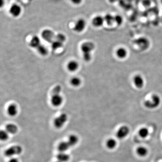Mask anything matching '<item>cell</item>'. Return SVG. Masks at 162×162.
<instances>
[{
    "mask_svg": "<svg viewBox=\"0 0 162 162\" xmlns=\"http://www.w3.org/2000/svg\"><path fill=\"white\" fill-rule=\"evenodd\" d=\"M9 12L13 16L17 17L20 15L22 12V9L19 5L14 4L11 6Z\"/></svg>",
    "mask_w": 162,
    "mask_h": 162,
    "instance_id": "cell-8",
    "label": "cell"
},
{
    "mask_svg": "<svg viewBox=\"0 0 162 162\" xmlns=\"http://www.w3.org/2000/svg\"><path fill=\"white\" fill-rule=\"evenodd\" d=\"M9 138V133L6 130H1L0 132V139L2 141H5Z\"/></svg>",
    "mask_w": 162,
    "mask_h": 162,
    "instance_id": "cell-28",
    "label": "cell"
},
{
    "mask_svg": "<svg viewBox=\"0 0 162 162\" xmlns=\"http://www.w3.org/2000/svg\"><path fill=\"white\" fill-rule=\"evenodd\" d=\"M70 146L67 141H62L59 144L58 150L60 152H65L66 151Z\"/></svg>",
    "mask_w": 162,
    "mask_h": 162,
    "instance_id": "cell-16",
    "label": "cell"
},
{
    "mask_svg": "<svg viewBox=\"0 0 162 162\" xmlns=\"http://www.w3.org/2000/svg\"><path fill=\"white\" fill-rule=\"evenodd\" d=\"M79 67L78 63L75 61H71L68 63L67 69L71 72H74L77 70Z\"/></svg>",
    "mask_w": 162,
    "mask_h": 162,
    "instance_id": "cell-19",
    "label": "cell"
},
{
    "mask_svg": "<svg viewBox=\"0 0 162 162\" xmlns=\"http://www.w3.org/2000/svg\"><path fill=\"white\" fill-rule=\"evenodd\" d=\"M0 3H1V7H2L4 4V0H1L0 1Z\"/></svg>",
    "mask_w": 162,
    "mask_h": 162,
    "instance_id": "cell-36",
    "label": "cell"
},
{
    "mask_svg": "<svg viewBox=\"0 0 162 162\" xmlns=\"http://www.w3.org/2000/svg\"><path fill=\"white\" fill-rule=\"evenodd\" d=\"M71 1H72L74 4L78 5L80 4L82 2V0H71Z\"/></svg>",
    "mask_w": 162,
    "mask_h": 162,
    "instance_id": "cell-34",
    "label": "cell"
},
{
    "mask_svg": "<svg viewBox=\"0 0 162 162\" xmlns=\"http://www.w3.org/2000/svg\"><path fill=\"white\" fill-rule=\"evenodd\" d=\"M36 49L38 53L41 55H43V56L47 55L48 53V50L47 48L45 46L41 45V44Z\"/></svg>",
    "mask_w": 162,
    "mask_h": 162,
    "instance_id": "cell-25",
    "label": "cell"
},
{
    "mask_svg": "<svg viewBox=\"0 0 162 162\" xmlns=\"http://www.w3.org/2000/svg\"><path fill=\"white\" fill-rule=\"evenodd\" d=\"M78 141V136L75 135H71L70 136L67 142L70 144V146H73L77 144Z\"/></svg>",
    "mask_w": 162,
    "mask_h": 162,
    "instance_id": "cell-20",
    "label": "cell"
},
{
    "mask_svg": "<svg viewBox=\"0 0 162 162\" xmlns=\"http://www.w3.org/2000/svg\"><path fill=\"white\" fill-rule=\"evenodd\" d=\"M139 134L140 136L142 138H146L149 134V131L147 128H141L139 131Z\"/></svg>",
    "mask_w": 162,
    "mask_h": 162,
    "instance_id": "cell-24",
    "label": "cell"
},
{
    "mask_svg": "<svg viewBox=\"0 0 162 162\" xmlns=\"http://www.w3.org/2000/svg\"><path fill=\"white\" fill-rule=\"evenodd\" d=\"M83 59L86 61H89L92 59L91 53H83Z\"/></svg>",
    "mask_w": 162,
    "mask_h": 162,
    "instance_id": "cell-31",
    "label": "cell"
},
{
    "mask_svg": "<svg viewBox=\"0 0 162 162\" xmlns=\"http://www.w3.org/2000/svg\"><path fill=\"white\" fill-rule=\"evenodd\" d=\"M5 130L9 134H15L18 131V128L13 124H9L5 126Z\"/></svg>",
    "mask_w": 162,
    "mask_h": 162,
    "instance_id": "cell-13",
    "label": "cell"
},
{
    "mask_svg": "<svg viewBox=\"0 0 162 162\" xmlns=\"http://www.w3.org/2000/svg\"><path fill=\"white\" fill-rule=\"evenodd\" d=\"M67 115L65 113H62L57 117L54 121V126L57 128H60L64 125L67 120Z\"/></svg>",
    "mask_w": 162,
    "mask_h": 162,
    "instance_id": "cell-3",
    "label": "cell"
},
{
    "mask_svg": "<svg viewBox=\"0 0 162 162\" xmlns=\"http://www.w3.org/2000/svg\"><path fill=\"white\" fill-rule=\"evenodd\" d=\"M86 23L84 19H80L76 22L74 29L77 32H80L83 31L84 28H85Z\"/></svg>",
    "mask_w": 162,
    "mask_h": 162,
    "instance_id": "cell-9",
    "label": "cell"
},
{
    "mask_svg": "<svg viewBox=\"0 0 162 162\" xmlns=\"http://www.w3.org/2000/svg\"><path fill=\"white\" fill-rule=\"evenodd\" d=\"M55 40L63 43H64L65 41L66 37L62 33H59L58 34L55 35Z\"/></svg>",
    "mask_w": 162,
    "mask_h": 162,
    "instance_id": "cell-29",
    "label": "cell"
},
{
    "mask_svg": "<svg viewBox=\"0 0 162 162\" xmlns=\"http://www.w3.org/2000/svg\"><path fill=\"white\" fill-rule=\"evenodd\" d=\"M116 55L119 58L125 59L128 55V51L124 47H120L117 50Z\"/></svg>",
    "mask_w": 162,
    "mask_h": 162,
    "instance_id": "cell-14",
    "label": "cell"
},
{
    "mask_svg": "<svg viewBox=\"0 0 162 162\" xmlns=\"http://www.w3.org/2000/svg\"><path fill=\"white\" fill-rule=\"evenodd\" d=\"M161 2H162V0H161Z\"/></svg>",
    "mask_w": 162,
    "mask_h": 162,
    "instance_id": "cell-39",
    "label": "cell"
},
{
    "mask_svg": "<svg viewBox=\"0 0 162 162\" xmlns=\"http://www.w3.org/2000/svg\"><path fill=\"white\" fill-rule=\"evenodd\" d=\"M129 132L130 130L128 127L126 126H122L117 132V137L119 139H123L127 136L129 134Z\"/></svg>",
    "mask_w": 162,
    "mask_h": 162,
    "instance_id": "cell-5",
    "label": "cell"
},
{
    "mask_svg": "<svg viewBox=\"0 0 162 162\" xmlns=\"http://www.w3.org/2000/svg\"><path fill=\"white\" fill-rule=\"evenodd\" d=\"M142 4L144 6H148L151 5V1L150 0H144Z\"/></svg>",
    "mask_w": 162,
    "mask_h": 162,
    "instance_id": "cell-33",
    "label": "cell"
},
{
    "mask_svg": "<svg viewBox=\"0 0 162 162\" xmlns=\"http://www.w3.org/2000/svg\"><path fill=\"white\" fill-rule=\"evenodd\" d=\"M133 82L135 86L139 89L142 88L144 86V80L140 75H136L134 77Z\"/></svg>",
    "mask_w": 162,
    "mask_h": 162,
    "instance_id": "cell-11",
    "label": "cell"
},
{
    "mask_svg": "<svg viewBox=\"0 0 162 162\" xmlns=\"http://www.w3.org/2000/svg\"><path fill=\"white\" fill-rule=\"evenodd\" d=\"M59 162V161H56V162Z\"/></svg>",
    "mask_w": 162,
    "mask_h": 162,
    "instance_id": "cell-38",
    "label": "cell"
},
{
    "mask_svg": "<svg viewBox=\"0 0 162 162\" xmlns=\"http://www.w3.org/2000/svg\"><path fill=\"white\" fill-rule=\"evenodd\" d=\"M43 38L47 42L52 43L55 39V35L54 32L50 29H45L42 33Z\"/></svg>",
    "mask_w": 162,
    "mask_h": 162,
    "instance_id": "cell-4",
    "label": "cell"
},
{
    "mask_svg": "<svg viewBox=\"0 0 162 162\" xmlns=\"http://www.w3.org/2000/svg\"><path fill=\"white\" fill-rule=\"evenodd\" d=\"M105 22L108 25H111L114 22V16L111 14H107L104 17Z\"/></svg>",
    "mask_w": 162,
    "mask_h": 162,
    "instance_id": "cell-23",
    "label": "cell"
},
{
    "mask_svg": "<svg viewBox=\"0 0 162 162\" xmlns=\"http://www.w3.org/2000/svg\"><path fill=\"white\" fill-rule=\"evenodd\" d=\"M109 1L111 2H114L115 1H117L118 0H109Z\"/></svg>",
    "mask_w": 162,
    "mask_h": 162,
    "instance_id": "cell-37",
    "label": "cell"
},
{
    "mask_svg": "<svg viewBox=\"0 0 162 162\" xmlns=\"http://www.w3.org/2000/svg\"><path fill=\"white\" fill-rule=\"evenodd\" d=\"M57 159L60 162H67L70 159V156L65 152H60L57 155Z\"/></svg>",
    "mask_w": 162,
    "mask_h": 162,
    "instance_id": "cell-17",
    "label": "cell"
},
{
    "mask_svg": "<svg viewBox=\"0 0 162 162\" xmlns=\"http://www.w3.org/2000/svg\"><path fill=\"white\" fill-rule=\"evenodd\" d=\"M136 153L140 157H144L147 155L148 151L147 148L143 146L139 147L136 150Z\"/></svg>",
    "mask_w": 162,
    "mask_h": 162,
    "instance_id": "cell-21",
    "label": "cell"
},
{
    "mask_svg": "<svg viewBox=\"0 0 162 162\" xmlns=\"http://www.w3.org/2000/svg\"><path fill=\"white\" fill-rule=\"evenodd\" d=\"M105 22L104 17L100 16L95 17L93 19L92 23L93 26L96 27H100L102 26Z\"/></svg>",
    "mask_w": 162,
    "mask_h": 162,
    "instance_id": "cell-12",
    "label": "cell"
},
{
    "mask_svg": "<svg viewBox=\"0 0 162 162\" xmlns=\"http://www.w3.org/2000/svg\"><path fill=\"white\" fill-rule=\"evenodd\" d=\"M29 44L30 47L32 48H37L41 45L40 40L38 36H35L32 37L31 40L30 41Z\"/></svg>",
    "mask_w": 162,
    "mask_h": 162,
    "instance_id": "cell-18",
    "label": "cell"
},
{
    "mask_svg": "<svg viewBox=\"0 0 162 162\" xmlns=\"http://www.w3.org/2000/svg\"><path fill=\"white\" fill-rule=\"evenodd\" d=\"M114 22H115L117 25H120L123 22V18L120 15H116L114 16Z\"/></svg>",
    "mask_w": 162,
    "mask_h": 162,
    "instance_id": "cell-30",
    "label": "cell"
},
{
    "mask_svg": "<svg viewBox=\"0 0 162 162\" xmlns=\"http://www.w3.org/2000/svg\"><path fill=\"white\" fill-rule=\"evenodd\" d=\"M161 103L160 97L157 95H154L150 100L146 101L144 103V106L150 109H153L159 106Z\"/></svg>",
    "mask_w": 162,
    "mask_h": 162,
    "instance_id": "cell-1",
    "label": "cell"
},
{
    "mask_svg": "<svg viewBox=\"0 0 162 162\" xmlns=\"http://www.w3.org/2000/svg\"><path fill=\"white\" fill-rule=\"evenodd\" d=\"M117 143L116 140L113 139H109L106 142V146L107 148L110 150H113L116 147Z\"/></svg>",
    "mask_w": 162,
    "mask_h": 162,
    "instance_id": "cell-22",
    "label": "cell"
},
{
    "mask_svg": "<svg viewBox=\"0 0 162 162\" xmlns=\"http://www.w3.org/2000/svg\"><path fill=\"white\" fill-rule=\"evenodd\" d=\"M70 83L73 86H79L81 83V79L78 77H74L71 79Z\"/></svg>",
    "mask_w": 162,
    "mask_h": 162,
    "instance_id": "cell-27",
    "label": "cell"
},
{
    "mask_svg": "<svg viewBox=\"0 0 162 162\" xmlns=\"http://www.w3.org/2000/svg\"><path fill=\"white\" fill-rule=\"evenodd\" d=\"M61 90V87L59 85H57L53 89L52 93H60Z\"/></svg>",
    "mask_w": 162,
    "mask_h": 162,
    "instance_id": "cell-32",
    "label": "cell"
},
{
    "mask_svg": "<svg viewBox=\"0 0 162 162\" xmlns=\"http://www.w3.org/2000/svg\"><path fill=\"white\" fill-rule=\"evenodd\" d=\"M8 114L11 116H15L18 113L17 107L15 104H11L8 107Z\"/></svg>",
    "mask_w": 162,
    "mask_h": 162,
    "instance_id": "cell-15",
    "label": "cell"
},
{
    "mask_svg": "<svg viewBox=\"0 0 162 162\" xmlns=\"http://www.w3.org/2000/svg\"><path fill=\"white\" fill-rule=\"evenodd\" d=\"M136 43L142 49H147L150 46V42L145 38H141L136 41Z\"/></svg>",
    "mask_w": 162,
    "mask_h": 162,
    "instance_id": "cell-10",
    "label": "cell"
},
{
    "mask_svg": "<svg viewBox=\"0 0 162 162\" xmlns=\"http://www.w3.org/2000/svg\"><path fill=\"white\" fill-rule=\"evenodd\" d=\"M22 152V148L20 146H14L8 148L5 152V156L7 157H13L16 155H20Z\"/></svg>",
    "mask_w": 162,
    "mask_h": 162,
    "instance_id": "cell-2",
    "label": "cell"
},
{
    "mask_svg": "<svg viewBox=\"0 0 162 162\" xmlns=\"http://www.w3.org/2000/svg\"><path fill=\"white\" fill-rule=\"evenodd\" d=\"M9 162H19V160L16 159V158H11V159H9Z\"/></svg>",
    "mask_w": 162,
    "mask_h": 162,
    "instance_id": "cell-35",
    "label": "cell"
},
{
    "mask_svg": "<svg viewBox=\"0 0 162 162\" xmlns=\"http://www.w3.org/2000/svg\"><path fill=\"white\" fill-rule=\"evenodd\" d=\"M51 103L53 106L58 107L60 106L63 102V98L60 93H52Z\"/></svg>",
    "mask_w": 162,
    "mask_h": 162,
    "instance_id": "cell-6",
    "label": "cell"
},
{
    "mask_svg": "<svg viewBox=\"0 0 162 162\" xmlns=\"http://www.w3.org/2000/svg\"><path fill=\"white\" fill-rule=\"evenodd\" d=\"M63 43H60L58 41L55 40L51 43V47L53 50H56L61 48L63 46Z\"/></svg>",
    "mask_w": 162,
    "mask_h": 162,
    "instance_id": "cell-26",
    "label": "cell"
},
{
    "mask_svg": "<svg viewBox=\"0 0 162 162\" xmlns=\"http://www.w3.org/2000/svg\"><path fill=\"white\" fill-rule=\"evenodd\" d=\"M81 50L83 53H91L95 48V45L92 42H87L83 43L81 46Z\"/></svg>",
    "mask_w": 162,
    "mask_h": 162,
    "instance_id": "cell-7",
    "label": "cell"
}]
</instances>
